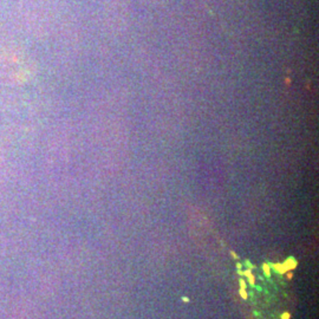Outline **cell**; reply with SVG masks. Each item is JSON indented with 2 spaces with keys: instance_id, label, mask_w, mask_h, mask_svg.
<instances>
[{
  "instance_id": "obj_1",
  "label": "cell",
  "mask_w": 319,
  "mask_h": 319,
  "mask_svg": "<svg viewBox=\"0 0 319 319\" xmlns=\"http://www.w3.org/2000/svg\"><path fill=\"white\" fill-rule=\"evenodd\" d=\"M284 266L287 268V271H293L295 270V267L298 266V262L295 259H293V258H288V259H286L284 262Z\"/></svg>"
},
{
  "instance_id": "obj_2",
  "label": "cell",
  "mask_w": 319,
  "mask_h": 319,
  "mask_svg": "<svg viewBox=\"0 0 319 319\" xmlns=\"http://www.w3.org/2000/svg\"><path fill=\"white\" fill-rule=\"evenodd\" d=\"M242 275H245V277H247L248 279V284L251 285V286H254L255 285V277L254 274L252 273V271L251 270H246L242 272Z\"/></svg>"
},
{
  "instance_id": "obj_3",
  "label": "cell",
  "mask_w": 319,
  "mask_h": 319,
  "mask_svg": "<svg viewBox=\"0 0 319 319\" xmlns=\"http://www.w3.org/2000/svg\"><path fill=\"white\" fill-rule=\"evenodd\" d=\"M273 268H274L279 274H285V273L287 272V268L284 266V264H274L273 265Z\"/></svg>"
},
{
  "instance_id": "obj_4",
  "label": "cell",
  "mask_w": 319,
  "mask_h": 319,
  "mask_svg": "<svg viewBox=\"0 0 319 319\" xmlns=\"http://www.w3.org/2000/svg\"><path fill=\"white\" fill-rule=\"evenodd\" d=\"M262 270H264V273L267 277H270L271 275V266L267 264V262H264V265H262Z\"/></svg>"
},
{
  "instance_id": "obj_5",
  "label": "cell",
  "mask_w": 319,
  "mask_h": 319,
  "mask_svg": "<svg viewBox=\"0 0 319 319\" xmlns=\"http://www.w3.org/2000/svg\"><path fill=\"white\" fill-rule=\"evenodd\" d=\"M239 294H240V297L242 298L243 300H247L248 299V293L246 292L245 288H240V289H239Z\"/></svg>"
},
{
  "instance_id": "obj_6",
  "label": "cell",
  "mask_w": 319,
  "mask_h": 319,
  "mask_svg": "<svg viewBox=\"0 0 319 319\" xmlns=\"http://www.w3.org/2000/svg\"><path fill=\"white\" fill-rule=\"evenodd\" d=\"M239 285H240V288H245L246 289V287H247V284H246V281L243 279L239 280Z\"/></svg>"
},
{
  "instance_id": "obj_7",
  "label": "cell",
  "mask_w": 319,
  "mask_h": 319,
  "mask_svg": "<svg viewBox=\"0 0 319 319\" xmlns=\"http://www.w3.org/2000/svg\"><path fill=\"white\" fill-rule=\"evenodd\" d=\"M281 319H291V313L289 312H284L281 314Z\"/></svg>"
},
{
  "instance_id": "obj_8",
  "label": "cell",
  "mask_w": 319,
  "mask_h": 319,
  "mask_svg": "<svg viewBox=\"0 0 319 319\" xmlns=\"http://www.w3.org/2000/svg\"><path fill=\"white\" fill-rule=\"evenodd\" d=\"M286 277H287V279H292V278H293V272H292V271H287Z\"/></svg>"
},
{
  "instance_id": "obj_9",
  "label": "cell",
  "mask_w": 319,
  "mask_h": 319,
  "mask_svg": "<svg viewBox=\"0 0 319 319\" xmlns=\"http://www.w3.org/2000/svg\"><path fill=\"white\" fill-rule=\"evenodd\" d=\"M229 253H230V255H232V258H233V259H237V255H236V253H235L234 251H230Z\"/></svg>"
},
{
  "instance_id": "obj_10",
  "label": "cell",
  "mask_w": 319,
  "mask_h": 319,
  "mask_svg": "<svg viewBox=\"0 0 319 319\" xmlns=\"http://www.w3.org/2000/svg\"><path fill=\"white\" fill-rule=\"evenodd\" d=\"M182 300H183V301H184V303L189 301V299H188V298H187V297H183V298H182Z\"/></svg>"
},
{
  "instance_id": "obj_11",
  "label": "cell",
  "mask_w": 319,
  "mask_h": 319,
  "mask_svg": "<svg viewBox=\"0 0 319 319\" xmlns=\"http://www.w3.org/2000/svg\"><path fill=\"white\" fill-rule=\"evenodd\" d=\"M236 267H237V268H239V270H240V267H241V265H240V264H239V262H237V264H236Z\"/></svg>"
}]
</instances>
